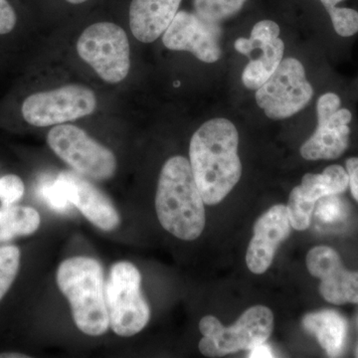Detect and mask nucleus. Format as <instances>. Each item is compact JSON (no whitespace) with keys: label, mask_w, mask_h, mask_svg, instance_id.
Masks as SVG:
<instances>
[{"label":"nucleus","mask_w":358,"mask_h":358,"mask_svg":"<svg viewBox=\"0 0 358 358\" xmlns=\"http://www.w3.org/2000/svg\"><path fill=\"white\" fill-rule=\"evenodd\" d=\"M204 204L189 160L181 155L167 159L160 171L155 196L162 227L178 239H197L206 223Z\"/></svg>","instance_id":"f03ea898"},{"label":"nucleus","mask_w":358,"mask_h":358,"mask_svg":"<svg viewBox=\"0 0 358 358\" xmlns=\"http://www.w3.org/2000/svg\"><path fill=\"white\" fill-rule=\"evenodd\" d=\"M317 202L310 201L303 196L299 186H296L289 193L287 211L292 228L303 231L310 227L312 216Z\"/></svg>","instance_id":"412c9836"},{"label":"nucleus","mask_w":358,"mask_h":358,"mask_svg":"<svg viewBox=\"0 0 358 358\" xmlns=\"http://www.w3.org/2000/svg\"><path fill=\"white\" fill-rule=\"evenodd\" d=\"M182 0H133L129 27L143 43H152L171 24Z\"/></svg>","instance_id":"2eb2a0df"},{"label":"nucleus","mask_w":358,"mask_h":358,"mask_svg":"<svg viewBox=\"0 0 358 358\" xmlns=\"http://www.w3.org/2000/svg\"><path fill=\"white\" fill-rule=\"evenodd\" d=\"M47 143L51 150L77 173L105 180L117 171V159L112 150L94 140L74 124H58L49 131Z\"/></svg>","instance_id":"6e6552de"},{"label":"nucleus","mask_w":358,"mask_h":358,"mask_svg":"<svg viewBox=\"0 0 358 358\" xmlns=\"http://www.w3.org/2000/svg\"><path fill=\"white\" fill-rule=\"evenodd\" d=\"M341 1H343V0H320V2L326 7L327 11L333 8V7H336V4L339 3Z\"/></svg>","instance_id":"2f4dec72"},{"label":"nucleus","mask_w":358,"mask_h":358,"mask_svg":"<svg viewBox=\"0 0 358 358\" xmlns=\"http://www.w3.org/2000/svg\"><path fill=\"white\" fill-rule=\"evenodd\" d=\"M247 0H194L195 13L202 20L219 24L239 13Z\"/></svg>","instance_id":"aec40b11"},{"label":"nucleus","mask_w":358,"mask_h":358,"mask_svg":"<svg viewBox=\"0 0 358 358\" xmlns=\"http://www.w3.org/2000/svg\"><path fill=\"white\" fill-rule=\"evenodd\" d=\"M315 216L324 223H336L345 220L348 214V205L338 195H329L319 200Z\"/></svg>","instance_id":"b1692460"},{"label":"nucleus","mask_w":358,"mask_h":358,"mask_svg":"<svg viewBox=\"0 0 358 358\" xmlns=\"http://www.w3.org/2000/svg\"><path fill=\"white\" fill-rule=\"evenodd\" d=\"M291 229L287 206L282 204L275 205L257 220L246 254L247 267L253 274H264L271 267L278 247Z\"/></svg>","instance_id":"ddd939ff"},{"label":"nucleus","mask_w":358,"mask_h":358,"mask_svg":"<svg viewBox=\"0 0 358 358\" xmlns=\"http://www.w3.org/2000/svg\"><path fill=\"white\" fill-rule=\"evenodd\" d=\"M262 55L250 59L242 73V82L249 90L257 91L268 81L284 57L285 43L281 38L272 40L260 47Z\"/></svg>","instance_id":"f3484780"},{"label":"nucleus","mask_w":358,"mask_h":358,"mask_svg":"<svg viewBox=\"0 0 358 358\" xmlns=\"http://www.w3.org/2000/svg\"><path fill=\"white\" fill-rule=\"evenodd\" d=\"M341 98L336 94L320 96L317 103V129L301 147L303 159L331 160L345 154L350 145L352 115L350 110L341 109Z\"/></svg>","instance_id":"9d476101"},{"label":"nucleus","mask_w":358,"mask_h":358,"mask_svg":"<svg viewBox=\"0 0 358 358\" xmlns=\"http://www.w3.org/2000/svg\"><path fill=\"white\" fill-rule=\"evenodd\" d=\"M303 326L317 338L329 357H338L343 352L348 324L345 317L336 310L308 313L303 317Z\"/></svg>","instance_id":"dca6fc26"},{"label":"nucleus","mask_w":358,"mask_h":358,"mask_svg":"<svg viewBox=\"0 0 358 358\" xmlns=\"http://www.w3.org/2000/svg\"><path fill=\"white\" fill-rule=\"evenodd\" d=\"M220 36L219 24L202 20L196 13L178 11L162 42L169 50L189 52L202 62L215 63L221 57Z\"/></svg>","instance_id":"9b49d317"},{"label":"nucleus","mask_w":358,"mask_h":358,"mask_svg":"<svg viewBox=\"0 0 358 358\" xmlns=\"http://www.w3.org/2000/svg\"><path fill=\"white\" fill-rule=\"evenodd\" d=\"M239 134L227 119L205 122L189 145V162L205 204L216 205L231 192L242 176L238 155Z\"/></svg>","instance_id":"f257e3e1"},{"label":"nucleus","mask_w":358,"mask_h":358,"mask_svg":"<svg viewBox=\"0 0 358 358\" xmlns=\"http://www.w3.org/2000/svg\"><path fill=\"white\" fill-rule=\"evenodd\" d=\"M29 355H22V353H0V358H29Z\"/></svg>","instance_id":"7c9ffc66"},{"label":"nucleus","mask_w":358,"mask_h":358,"mask_svg":"<svg viewBox=\"0 0 358 358\" xmlns=\"http://www.w3.org/2000/svg\"><path fill=\"white\" fill-rule=\"evenodd\" d=\"M41 218L32 207L2 206L0 208V242L28 236L38 230Z\"/></svg>","instance_id":"6ab92c4d"},{"label":"nucleus","mask_w":358,"mask_h":358,"mask_svg":"<svg viewBox=\"0 0 358 358\" xmlns=\"http://www.w3.org/2000/svg\"><path fill=\"white\" fill-rule=\"evenodd\" d=\"M346 173L348 174L352 196L358 202V157H350L346 160Z\"/></svg>","instance_id":"c85d7f7f"},{"label":"nucleus","mask_w":358,"mask_h":358,"mask_svg":"<svg viewBox=\"0 0 358 358\" xmlns=\"http://www.w3.org/2000/svg\"><path fill=\"white\" fill-rule=\"evenodd\" d=\"M20 250L13 245L0 247V301L13 284L20 270Z\"/></svg>","instance_id":"4be33fe9"},{"label":"nucleus","mask_w":358,"mask_h":358,"mask_svg":"<svg viewBox=\"0 0 358 358\" xmlns=\"http://www.w3.org/2000/svg\"><path fill=\"white\" fill-rule=\"evenodd\" d=\"M313 96L303 65L296 58L282 59L267 82L256 91V102L272 120L288 119L307 107Z\"/></svg>","instance_id":"1a4fd4ad"},{"label":"nucleus","mask_w":358,"mask_h":358,"mask_svg":"<svg viewBox=\"0 0 358 358\" xmlns=\"http://www.w3.org/2000/svg\"><path fill=\"white\" fill-rule=\"evenodd\" d=\"M96 109V96L91 89L82 85H66L24 96L20 115L29 126L46 128L86 117Z\"/></svg>","instance_id":"423d86ee"},{"label":"nucleus","mask_w":358,"mask_h":358,"mask_svg":"<svg viewBox=\"0 0 358 358\" xmlns=\"http://www.w3.org/2000/svg\"><path fill=\"white\" fill-rule=\"evenodd\" d=\"M58 178L64 185L70 203L75 205L90 222L107 232L119 227L121 217L114 204L83 176L66 171Z\"/></svg>","instance_id":"4468645a"},{"label":"nucleus","mask_w":358,"mask_h":358,"mask_svg":"<svg viewBox=\"0 0 358 358\" xmlns=\"http://www.w3.org/2000/svg\"><path fill=\"white\" fill-rule=\"evenodd\" d=\"M350 180L346 169L338 164L327 166L322 173H307L299 185L303 196L317 202L322 197L341 194L348 189Z\"/></svg>","instance_id":"a211bd4d"},{"label":"nucleus","mask_w":358,"mask_h":358,"mask_svg":"<svg viewBox=\"0 0 358 358\" xmlns=\"http://www.w3.org/2000/svg\"><path fill=\"white\" fill-rule=\"evenodd\" d=\"M141 286V273L134 264L121 261L110 268L105 286L106 303L110 326L122 338L141 333L150 322V306Z\"/></svg>","instance_id":"39448f33"},{"label":"nucleus","mask_w":358,"mask_h":358,"mask_svg":"<svg viewBox=\"0 0 358 358\" xmlns=\"http://www.w3.org/2000/svg\"><path fill=\"white\" fill-rule=\"evenodd\" d=\"M66 1L69 2V3L72 4H81L83 2H86L87 0H66Z\"/></svg>","instance_id":"473e14b6"},{"label":"nucleus","mask_w":358,"mask_h":358,"mask_svg":"<svg viewBox=\"0 0 358 358\" xmlns=\"http://www.w3.org/2000/svg\"><path fill=\"white\" fill-rule=\"evenodd\" d=\"M280 26L272 20L259 21L254 25L251 36L248 40L251 45L252 52L260 48L264 43L279 38Z\"/></svg>","instance_id":"bb28decb"},{"label":"nucleus","mask_w":358,"mask_h":358,"mask_svg":"<svg viewBox=\"0 0 358 358\" xmlns=\"http://www.w3.org/2000/svg\"><path fill=\"white\" fill-rule=\"evenodd\" d=\"M77 52L107 83H120L128 76L131 50L121 26L112 22L89 26L78 39Z\"/></svg>","instance_id":"0eeeda50"},{"label":"nucleus","mask_w":358,"mask_h":358,"mask_svg":"<svg viewBox=\"0 0 358 358\" xmlns=\"http://www.w3.org/2000/svg\"><path fill=\"white\" fill-rule=\"evenodd\" d=\"M357 357H358V346H357Z\"/></svg>","instance_id":"72a5a7b5"},{"label":"nucleus","mask_w":358,"mask_h":358,"mask_svg":"<svg viewBox=\"0 0 358 358\" xmlns=\"http://www.w3.org/2000/svg\"><path fill=\"white\" fill-rule=\"evenodd\" d=\"M339 36L350 37L358 32V13L355 9L333 7L327 10Z\"/></svg>","instance_id":"393cba45"},{"label":"nucleus","mask_w":358,"mask_h":358,"mask_svg":"<svg viewBox=\"0 0 358 358\" xmlns=\"http://www.w3.org/2000/svg\"><path fill=\"white\" fill-rule=\"evenodd\" d=\"M274 329V315L265 306L248 308L240 319L229 327H223L213 315L202 317L199 331L203 338L199 341V350L207 357L252 350L266 343Z\"/></svg>","instance_id":"20e7f679"},{"label":"nucleus","mask_w":358,"mask_h":358,"mask_svg":"<svg viewBox=\"0 0 358 358\" xmlns=\"http://www.w3.org/2000/svg\"><path fill=\"white\" fill-rule=\"evenodd\" d=\"M310 274L320 280V293L333 305H358V272L343 267L338 252L331 247L317 246L307 255Z\"/></svg>","instance_id":"f8f14e48"},{"label":"nucleus","mask_w":358,"mask_h":358,"mask_svg":"<svg viewBox=\"0 0 358 358\" xmlns=\"http://www.w3.org/2000/svg\"><path fill=\"white\" fill-rule=\"evenodd\" d=\"M61 293L69 301L78 329L100 336L110 327L105 296V275L101 263L90 257H73L63 261L57 271Z\"/></svg>","instance_id":"7ed1b4c3"},{"label":"nucleus","mask_w":358,"mask_h":358,"mask_svg":"<svg viewBox=\"0 0 358 358\" xmlns=\"http://www.w3.org/2000/svg\"><path fill=\"white\" fill-rule=\"evenodd\" d=\"M25 185L16 174H6L0 178V201L2 206H10L22 199Z\"/></svg>","instance_id":"a878e982"},{"label":"nucleus","mask_w":358,"mask_h":358,"mask_svg":"<svg viewBox=\"0 0 358 358\" xmlns=\"http://www.w3.org/2000/svg\"><path fill=\"white\" fill-rule=\"evenodd\" d=\"M20 23L17 10L10 0H0V37L8 36L16 31Z\"/></svg>","instance_id":"cd10ccee"},{"label":"nucleus","mask_w":358,"mask_h":358,"mask_svg":"<svg viewBox=\"0 0 358 358\" xmlns=\"http://www.w3.org/2000/svg\"><path fill=\"white\" fill-rule=\"evenodd\" d=\"M40 196L54 210L65 211L69 208L70 202L68 200L64 185L61 179H42L38 186Z\"/></svg>","instance_id":"5701e85b"},{"label":"nucleus","mask_w":358,"mask_h":358,"mask_svg":"<svg viewBox=\"0 0 358 358\" xmlns=\"http://www.w3.org/2000/svg\"><path fill=\"white\" fill-rule=\"evenodd\" d=\"M250 350H251V352H250L249 357L251 358L274 357L270 346L265 345V343H261V345H257Z\"/></svg>","instance_id":"c756f323"}]
</instances>
